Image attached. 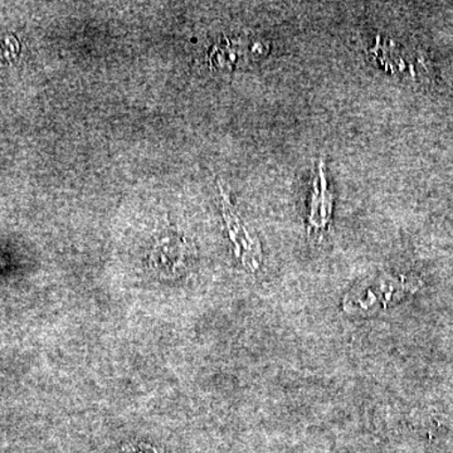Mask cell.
<instances>
[{"mask_svg":"<svg viewBox=\"0 0 453 453\" xmlns=\"http://www.w3.org/2000/svg\"><path fill=\"white\" fill-rule=\"evenodd\" d=\"M419 286L421 282L416 277L384 276L377 281H372V285L365 286V299H357L348 295L344 301V308L350 312L365 311L378 303H383V308H386L393 299H401L404 295L412 294L418 290Z\"/></svg>","mask_w":453,"mask_h":453,"instance_id":"6da1fadb","label":"cell"},{"mask_svg":"<svg viewBox=\"0 0 453 453\" xmlns=\"http://www.w3.org/2000/svg\"><path fill=\"white\" fill-rule=\"evenodd\" d=\"M334 196L327 188L325 164L320 162L318 177L312 183L309 196L308 231L310 235L323 234L333 217Z\"/></svg>","mask_w":453,"mask_h":453,"instance_id":"7a4b0ae2","label":"cell"},{"mask_svg":"<svg viewBox=\"0 0 453 453\" xmlns=\"http://www.w3.org/2000/svg\"><path fill=\"white\" fill-rule=\"evenodd\" d=\"M219 190L223 198V216H225L226 226H228L232 242L235 246V255L241 257V253H242L243 264L252 270H257L262 259L261 246L257 240H253L249 231L241 223L222 187H219Z\"/></svg>","mask_w":453,"mask_h":453,"instance_id":"3957f363","label":"cell"}]
</instances>
